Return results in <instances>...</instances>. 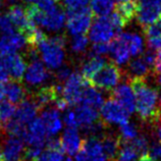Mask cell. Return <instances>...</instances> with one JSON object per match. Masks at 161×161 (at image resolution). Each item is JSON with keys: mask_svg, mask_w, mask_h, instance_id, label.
Masks as SVG:
<instances>
[{"mask_svg": "<svg viewBox=\"0 0 161 161\" xmlns=\"http://www.w3.org/2000/svg\"><path fill=\"white\" fill-rule=\"evenodd\" d=\"M136 100V111L143 124L155 125L161 119L158 91L145 78L130 79Z\"/></svg>", "mask_w": 161, "mask_h": 161, "instance_id": "1", "label": "cell"}, {"mask_svg": "<svg viewBox=\"0 0 161 161\" xmlns=\"http://www.w3.org/2000/svg\"><path fill=\"white\" fill-rule=\"evenodd\" d=\"M26 11L29 19L36 26H40L51 32L60 31L66 22L65 12L56 4L45 10L35 4H30L26 7Z\"/></svg>", "mask_w": 161, "mask_h": 161, "instance_id": "2", "label": "cell"}, {"mask_svg": "<svg viewBox=\"0 0 161 161\" xmlns=\"http://www.w3.org/2000/svg\"><path fill=\"white\" fill-rule=\"evenodd\" d=\"M66 44V37L63 34L52 37H46L37 45L38 52L41 54L42 60L48 69H57L64 61V47Z\"/></svg>", "mask_w": 161, "mask_h": 161, "instance_id": "3", "label": "cell"}, {"mask_svg": "<svg viewBox=\"0 0 161 161\" xmlns=\"http://www.w3.org/2000/svg\"><path fill=\"white\" fill-rule=\"evenodd\" d=\"M63 83L64 84L61 87V96L67 102L69 106L80 103L85 89L89 84H91L78 71L71 73V75Z\"/></svg>", "mask_w": 161, "mask_h": 161, "instance_id": "4", "label": "cell"}, {"mask_svg": "<svg viewBox=\"0 0 161 161\" xmlns=\"http://www.w3.org/2000/svg\"><path fill=\"white\" fill-rule=\"evenodd\" d=\"M66 28L71 35H84L92 24L93 12L90 8L83 7L77 10L66 11Z\"/></svg>", "mask_w": 161, "mask_h": 161, "instance_id": "5", "label": "cell"}, {"mask_svg": "<svg viewBox=\"0 0 161 161\" xmlns=\"http://www.w3.org/2000/svg\"><path fill=\"white\" fill-rule=\"evenodd\" d=\"M121 70L115 63H105L104 66L90 80L92 86L102 90H112L121 80Z\"/></svg>", "mask_w": 161, "mask_h": 161, "instance_id": "6", "label": "cell"}, {"mask_svg": "<svg viewBox=\"0 0 161 161\" xmlns=\"http://www.w3.org/2000/svg\"><path fill=\"white\" fill-rule=\"evenodd\" d=\"M117 31L110 22L108 15L99 16L89 29V38L94 43L109 42L117 35Z\"/></svg>", "mask_w": 161, "mask_h": 161, "instance_id": "7", "label": "cell"}, {"mask_svg": "<svg viewBox=\"0 0 161 161\" xmlns=\"http://www.w3.org/2000/svg\"><path fill=\"white\" fill-rule=\"evenodd\" d=\"M138 24L143 29L161 18L160 0H139L137 15Z\"/></svg>", "mask_w": 161, "mask_h": 161, "instance_id": "8", "label": "cell"}, {"mask_svg": "<svg viewBox=\"0 0 161 161\" xmlns=\"http://www.w3.org/2000/svg\"><path fill=\"white\" fill-rule=\"evenodd\" d=\"M130 35L132 33H120L115 36V39L110 43V51L112 59L116 64H125L130 60Z\"/></svg>", "mask_w": 161, "mask_h": 161, "instance_id": "9", "label": "cell"}, {"mask_svg": "<svg viewBox=\"0 0 161 161\" xmlns=\"http://www.w3.org/2000/svg\"><path fill=\"white\" fill-rule=\"evenodd\" d=\"M49 138L47 130L41 118H35L27 125L25 134L23 136L24 142L28 144V146L39 147L43 149L46 145V142Z\"/></svg>", "mask_w": 161, "mask_h": 161, "instance_id": "10", "label": "cell"}, {"mask_svg": "<svg viewBox=\"0 0 161 161\" xmlns=\"http://www.w3.org/2000/svg\"><path fill=\"white\" fill-rule=\"evenodd\" d=\"M129 112L113 98L105 101L101 106V117L105 125H121L129 120Z\"/></svg>", "mask_w": 161, "mask_h": 161, "instance_id": "11", "label": "cell"}, {"mask_svg": "<svg viewBox=\"0 0 161 161\" xmlns=\"http://www.w3.org/2000/svg\"><path fill=\"white\" fill-rule=\"evenodd\" d=\"M154 60L155 53L153 50H147L146 52H143L141 56L134 58L132 61H130L128 65L130 75H133V78H147L152 70H154Z\"/></svg>", "mask_w": 161, "mask_h": 161, "instance_id": "12", "label": "cell"}, {"mask_svg": "<svg viewBox=\"0 0 161 161\" xmlns=\"http://www.w3.org/2000/svg\"><path fill=\"white\" fill-rule=\"evenodd\" d=\"M25 80L30 86H40L46 83L50 78V74L43 62L39 59L32 60L25 71Z\"/></svg>", "mask_w": 161, "mask_h": 161, "instance_id": "13", "label": "cell"}, {"mask_svg": "<svg viewBox=\"0 0 161 161\" xmlns=\"http://www.w3.org/2000/svg\"><path fill=\"white\" fill-rule=\"evenodd\" d=\"M3 55L4 65L6 67L8 75L14 80H20L24 78L25 71L27 69V62L23 55L18 52L7 53Z\"/></svg>", "mask_w": 161, "mask_h": 161, "instance_id": "14", "label": "cell"}, {"mask_svg": "<svg viewBox=\"0 0 161 161\" xmlns=\"http://www.w3.org/2000/svg\"><path fill=\"white\" fill-rule=\"evenodd\" d=\"M61 96V86L52 85L40 88L34 93L32 101L38 108H46L50 104H54L57 98Z\"/></svg>", "mask_w": 161, "mask_h": 161, "instance_id": "15", "label": "cell"}, {"mask_svg": "<svg viewBox=\"0 0 161 161\" xmlns=\"http://www.w3.org/2000/svg\"><path fill=\"white\" fill-rule=\"evenodd\" d=\"M111 98L118 102L129 113H134L136 111V100L134 90L130 84L117 85L112 89Z\"/></svg>", "mask_w": 161, "mask_h": 161, "instance_id": "16", "label": "cell"}, {"mask_svg": "<svg viewBox=\"0 0 161 161\" xmlns=\"http://www.w3.org/2000/svg\"><path fill=\"white\" fill-rule=\"evenodd\" d=\"M2 154L6 161H19L20 155L25 151L24 140L18 136H9L4 140Z\"/></svg>", "mask_w": 161, "mask_h": 161, "instance_id": "17", "label": "cell"}, {"mask_svg": "<svg viewBox=\"0 0 161 161\" xmlns=\"http://www.w3.org/2000/svg\"><path fill=\"white\" fill-rule=\"evenodd\" d=\"M38 110L39 108L36 106V104L33 102L32 99L26 98L16 107L14 115L12 118L19 125L27 126L33 119L36 118Z\"/></svg>", "mask_w": 161, "mask_h": 161, "instance_id": "18", "label": "cell"}, {"mask_svg": "<svg viewBox=\"0 0 161 161\" xmlns=\"http://www.w3.org/2000/svg\"><path fill=\"white\" fill-rule=\"evenodd\" d=\"M27 41L23 34L15 31L9 35H4L0 39V53L7 54L19 51L26 47Z\"/></svg>", "mask_w": 161, "mask_h": 161, "instance_id": "19", "label": "cell"}, {"mask_svg": "<svg viewBox=\"0 0 161 161\" xmlns=\"http://www.w3.org/2000/svg\"><path fill=\"white\" fill-rule=\"evenodd\" d=\"M62 150L69 155H75L83 145V140L75 128H67L60 139Z\"/></svg>", "mask_w": 161, "mask_h": 161, "instance_id": "20", "label": "cell"}, {"mask_svg": "<svg viewBox=\"0 0 161 161\" xmlns=\"http://www.w3.org/2000/svg\"><path fill=\"white\" fill-rule=\"evenodd\" d=\"M41 120L43 121L45 129L49 137H54L62 129V119L56 108H48L41 113Z\"/></svg>", "mask_w": 161, "mask_h": 161, "instance_id": "21", "label": "cell"}, {"mask_svg": "<svg viewBox=\"0 0 161 161\" xmlns=\"http://www.w3.org/2000/svg\"><path fill=\"white\" fill-rule=\"evenodd\" d=\"M82 149L86 152L92 161H108L104 153L100 138L88 137L83 141Z\"/></svg>", "mask_w": 161, "mask_h": 161, "instance_id": "22", "label": "cell"}, {"mask_svg": "<svg viewBox=\"0 0 161 161\" xmlns=\"http://www.w3.org/2000/svg\"><path fill=\"white\" fill-rule=\"evenodd\" d=\"M4 96L9 102L19 104L27 98V92L19 80H11L4 85Z\"/></svg>", "mask_w": 161, "mask_h": 161, "instance_id": "23", "label": "cell"}, {"mask_svg": "<svg viewBox=\"0 0 161 161\" xmlns=\"http://www.w3.org/2000/svg\"><path fill=\"white\" fill-rule=\"evenodd\" d=\"M74 111L75 114V117H77L78 125L80 128L94 124V122L99 120V117H100L98 110L85 104L80 105V106L75 108V110H74Z\"/></svg>", "mask_w": 161, "mask_h": 161, "instance_id": "24", "label": "cell"}, {"mask_svg": "<svg viewBox=\"0 0 161 161\" xmlns=\"http://www.w3.org/2000/svg\"><path fill=\"white\" fill-rule=\"evenodd\" d=\"M105 63H106L105 59L99 56V55H92L91 57L87 58L83 62L80 74L85 79L90 82V80L102 69Z\"/></svg>", "mask_w": 161, "mask_h": 161, "instance_id": "25", "label": "cell"}, {"mask_svg": "<svg viewBox=\"0 0 161 161\" xmlns=\"http://www.w3.org/2000/svg\"><path fill=\"white\" fill-rule=\"evenodd\" d=\"M147 45L151 50H158L161 48V19L144 29Z\"/></svg>", "mask_w": 161, "mask_h": 161, "instance_id": "26", "label": "cell"}, {"mask_svg": "<svg viewBox=\"0 0 161 161\" xmlns=\"http://www.w3.org/2000/svg\"><path fill=\"white\" fill-rule=\"evenodd\" d=\"M101 139L104 153L108 160L113 161L116 158L118 150L120 147V138L119 136H115L112 134H105Z\"/></svg>", "mask_w": 161, "mask_h": 161, "instance_id": "27", "label": "cell"}, {"mask_svg": "<svg viewBox=\"0 0 161 161\" xmlns=\"http://www.w3.org/2000/svg\"><path fill=\"white\" fill-rule=\"evenodd\" d=\"M80 103L98 110L104 103V97L102 93L93 87L91 84H89L84 91Z\"/></svg>", "mask_w": 161, "mask_h": 161, "instance_id": "28", "label": "cell"}, {"mask_svg": "<svg viewBox=\"0 0 161 161\" xmlns=\"http://www.w3.org/2000/svg\"><path fill=\"white\" fill-rule=\"evenodd\" d=\"M139 1L137 0H126V1L117 2L115 11L120 15V18L124 19L125 25H129L136 18L138 11Z\"/></svg>", "mask_w": 161, "mask_h": 161, "instance_id": "29", "label": "cell"}, {"mask_svg": "<svg viewBox=\"0 0 161 161\" xmlns=\"http://www.w3.org/2000/svg\"><path fill=\"white\" fill-rule=\"evenodd\" d=\"M114 0H91V10L97 16H106L112 12Z\"/></svg>", "mask_w": 161, "mask_h": 161, "instance_id": "30", "label": "cell"}, {"mask_svg": "<svg viewBox=\"0 0 161 161\" xmlns=\"http://www.w3.org/2000/svg\"><path fill=\"white\" fill-rule=\"evenodd\" d=\"M139 157V152L132 146V144L120 141V147L116 156L118 161H137Z\"/></svg>", "mask_w": 161, "mask_h": 161, "instance_id": "31", "label": "cell"}, {"mask_svg": "<svg viewBox=\"0 0 161 161\" xmlns=\"http://www.w3.org/2000/svg\"><path fill=\"white\" fill-rule=\"evenodd\" d=\"M119 138L122 142H130L138 136V128L134 122L129 120L119 125Z\"/></svg>", "mask_w": 161, "mask_h": 161, "instance_id": "32", "label": "cell"}, {"mask_svg": "<svg viewBox=\"0 0 161 161\" xmlns=\"http://www.w3.org/2000/svg\"><path fill=\"white\" fill-rule=\"evenodd\" d=\"M89 40L85 35H75L70 41V49L75 53H83L88 47Z\"/></svg>", "mask_w": 161, "mask_h": 161, "instance_id": "33", "label": "cell"}, {"mask_svg": "<svg viewBox=\"0 0 161 161\" xmlns=\"http://www.w3.org/2000/svg\"><path fill=\"white\" fill-rule=\"evenodd\" d=\"M15 106L9 101L2 100L0 101V118L3 122H6L14 117L15 112Z\"/></svg>", "mask_w": 161, "mask_h": 161, "instance_id": "34", "label": "cell"}, {"mask_svg": "<svg viewBox=\"0 0 161 161\" xmlns=\"http://www.w3.org/2000/svg\"><path fill=\"white\" fill-rule=\"evenodd\" d=\"M62 151L49 149L46 148L44 151H42L39 154V156L34 161H62Z\"/></svg>", "mask_w": 161, "mask_h": 161, "instance_id": "35", "label": "cell"}, {"mask_svg": "<svg viewBox=\"0 0 161 161\" xmlns=\"http://www.w3.org/2000/svg\"><path fill=\"white\" fill-rule=\"evenodd\" d=\"M130 143L132 144V146L139 152V154L141 156L147 154L148 150H149V141L143 135H138L132 141H130Z\"/></svg>", "mask_w": 161, "mask_h": 161, "instance_id": "36", "label": "cell"}, {"mask_svg": "<svg viewBox=\"0 0 161 161\" xmlns=\"http://www.w3.org/2000/svg\"><path fill=\"white\" fill-rule=\"evenodd\" d=\"M144 51V41L143 38L138 34L132 33L130 35V53L132 56L142 54Z\"/></svg>", "mask_w": 161, "mask_h": 161, "instance_id": "37", "label": "cell"}, {"mask_svg": "<svg viewBox=\"0 0 161 161\" xmlns=\"http://www.w3.org/2000/svg\"><path fill=\"white\" fill-rule=\"evenodd\" d=\"M16 31L15 27L12 24L11 19L7 14H4L0 15V32H1L2 36L4 35H9Z\"/></svg>", "mask_w": 161, "mask_h": 161, "instance_id": "38", "label": "cell"}, {"mask_svg": "<svg viewBox=\"0 0 161 161\" xmlns=\"http://www.w3.org/2000/svg\"><path fill=\"white\" fill-rule=\"evenodd\" d=\"M110 51V44L108 42H103V43H94L91 48L92 55H104L107 54Z\"/></svg>", "mask_w": 161, "mask_h": 161, "instance_id": "39", "label": "cell"}, {"mask_svg": "<svg viewBox=\"0 0 161 161\" xmlns=\"http://www.w3.org/2000/svg\"><path fill=\"white\" fill-rule=\"evenodd\" d=\"M90 0H63V4L67 10H77L86 7Z\"/></svg>", "mask_w": 161, "mask_h": 161, "instance_id": "40", "label": "cell"}, {"mask_svg": "<svg viewBox=\"0 0 161 161\" xmlns=\"http://www.w3.org/2000/svg\"><path fill=\"white\" fill-rule=\"evenodd\" d=\"M63 122L67 125V128H79L78 120L74 110H69V111L64 113V115H63Z\"/></svg>", "mask_w": 161, "mask_h": 161, "instance_id": "41", "label": "cell"}, {"mask_svg": "<svg viewBox=\"0 0 161 161\" xmlns=\"http://www.w3.org/2000/svg\"><path fill=\"white\" fill-rule=\"evenodd\" d=\"M71 73H73V71H71V69L69 66L61 65L59 69H57L56 74H55V77H56L58 82H64V80H66L67 78L71 75Z\"/></svg>", "mask_w": 161, "mask_h": 161, "instance_id": "42", "label": "cell"}, {"mask_svg": "<svg viewBox=\"0 0 161 161\" xmlns=\"http://www.w3.org/2000/svg\"><path fill=\"white\" fill-rule=\"evenodd\" d=\"M148 152H149L148 154L153 159H155L156 161H161V142L154 143L153 145L149 148Z\"/></svg>", "mask_w": 161, "mask_h": 161, "instance_id": "43", "label": "cell"}, {"mask_svg": "<svg viewBox=\"0 0 161 161\" xmlns=\"http://www.w3.org/2000/svg\"><path fill=\"white\" fill-rule=\"evenodd\" d=\"M8 73L6 70V67L4 65L3 61V55L0 53V83H5L8 80Z\"/></svg>", "mask_w": 161, "mask_h": 161, "instance_id": "44", "label": "cell"}, {"mask_svg": "<svg viewBox=\"0 0 161 161\" xmlns=\"http://www.w3.org/2000/svg\"><path fill=\"white\" fill-rule=\"evenodd\" d=\"M154 71L161 73V48L158 49V52L155 53V60H154Z\"/></svg>", "mask_w": 161, "mask_h": 161, "instance_id": "45", "label": "cell"}, {"mask_svg": "<svg viewBox=\"0 0 161 161\" xmlns=\"http://www.w3.org/2000/svg\"><path fill=\"white\" fill-rule=\"evenodd\" d=\"M75 161H92L90 157L87 155V153L85 152L82 148L80 149V151L75 154Z\"/></svg>", "mask_w": 161, "mask_h": 161, "instance_id": "46", "label": "cell"}, {"mask_svg": "<svg viewBox=\"0 0 161 161\" xmlns=\"http://www.w3.org/2000/svg\"><path fill=\"white\" fill-rule=\"evenodd\" d=\"M154 125H155V133L156 136H157L158 142H161V119L158 122H156Z\"/></svg>", "mask_w": 161, "mask_h": 161, "instance_id": "47", "label": "cell"}, {"mask_svg": "<svg viewBox=\"0 0 161 161\" xmlns=\"http://www.w3.org/2000/svg\"><path fill=\"white\" fill-rule=\"evenodd\" d=\"M137 161H156V160L152 158L149 154H144V155H142L141 157H140V159H138Z\"/></svg>", "mask_w": 161, "mask_h": 161, "instance_id": "48", "label": "cell"}, {"mask_svg": "<svg viewBox=\"0 0 161 161\" xmlns=\"http://www.w3.org/2000/svg\"><path fill=\"white\" fill-rule=\"evenodd\" d=\"M4 97V85L3 83H0V101L3 100Z\"/></svg>", "mask_w": 161, "mask_h": 161, "instance_id": "49", "label": "cell"}, {"mask_svg": "<svg viewBox=\"0 0 161 161\" xmlns=\"http://www.w3.org/2000/svg\"><path fill=\"white\" fill-rule=\"evenodd\" d=\"M8 2H14L15 0H7ZM19 1H22V2H26V3H31V4H34V3H37L39 0H19Z\"/></svg>", "mask_w": 161, "mask_h": 161, "instance_id": "50", "label": "cell"}, {"mask_svg": "<svg viewBox=\"0 0 161 161\" xmlns=\"http://www.w3.org/2000/svg\"><path fill=\"white\" fill-rule=\"evenodd\" d=\"M157 80V85L161 88V73H159V75H157V80Z\"/></svg>", "mask_w": 161, "mask_h": 161, "instance_id": "51", "label": "cell"}, {"mask_svg": "<svg viewBox=\"0 0 161 161\" xmlns=\"http://www.w3.org/2000/svg\"><path fill=\"white\" fill-rule=\"evenodd\" d=\"M4 160V157H3V154H2V151L0 150V161H3Z\"/></svg>", "mask_w": 161, "mask_h": 161, "instance_id": "52", "label": "cell"}, {"mask_svg": "<svg viewBox=\"0 0 161 161\" xmlns=\"http://www.w3.org/2000/svg\"><path fill=\"white\" fill-rule=\"evenodd\" d=\"M62 161H73V159H71L70 157H67V158H63Z\"/></svg>", "mask_w": 161, "mask_h": 161, "instance_id": "53", "label": "cell"}, {"mask_svg": "<svg viewBox=\"0 0 161 161\" xmlns=\"http://www.w3.org/2000/svg\"><path fill=\"white\" fill-rule=\"evenodd\" d=\"M159 105H160V111H161V98L159 99Z\"/></svg>", "mask_w": 161, "mask_h": 161, "instance_id": "54", "label": "cell"}, {"mask_svg": "<svg viewBox=\"0 0 161 161\" xmlns=\"http://www.w3.org/2000/svg\"><path fill=\"white\" fill-rule=\"evenodd\" d=\"M19 161H30V160H28V159H22V160H19Z\"/></svg>", "mask_w": 161, "mask_h": 161, "instance_id": "55", "label": "cell"}, {"mask_svg": "<svg viewBox=\"0 0 161 161\" xmlns=\"http://www.w3.org/2000/svg\"><path fill=\"white\" fill-rule=\"evenodd\" d=\"M1 3H2V0H0V7H1Z\"/></svg>", "mask_w": 161, "mask_h": 161, "instance_id": "56", "label": "cell"}]
</instances>
